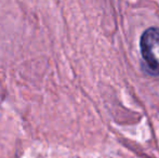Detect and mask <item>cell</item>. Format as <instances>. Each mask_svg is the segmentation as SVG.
I'll return each instance as SVG.
<instances>
[{
	"instance_id": "6da1fadb",
	"label": "cell",
	"mask_w": 159,
	"mask_h": 158,
	"mask_svg": "<svg viewBox=\"0 0 159 158\" xmlns=\"http://www.w3.org/2000/svg\"><path fill=\"white\" fill-rule=\"evenodd\" d=\"M140 51L145 72L151 76H159V27H148L143 32Z\"/></svg>"
}]
</instances>
